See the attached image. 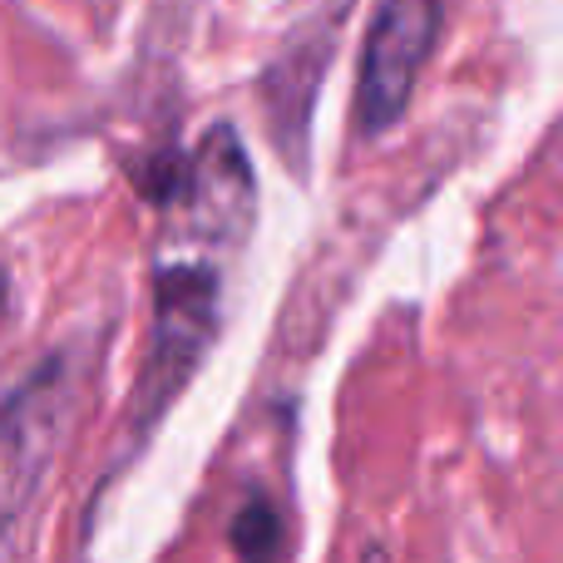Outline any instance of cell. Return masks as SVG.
Here are the masks:
<instances>
[{"label":"cell","mask_w":563,"mask_h":563,"mask_svg":"<svg viewBox=\"0 0 563 563\" xmlns=\"http://www.w3.org/2000/svg\"><path fill=\"white\" fill-rule=\"evenodd\" d=\"M218 301H223V282L208 263H168L154 273V336L134 396L139 430L154 426L203 366L218 336Z\"/></svg>","instance_id":"cell-1"},{"label":"cell","mask_w":563,"mask_h":563,"mask_svg":"<svg viewBox=\"0 0 563 563\" xmlns=\"http://www.w3.org/2000/svg\"><path fill=\"white\" fill-rule=\"evenodd\" d=\"M435 40L440 0H386L371 15L366 49H361L356 69V95H351L361 139H380L386 129H396L406 119L420 69L435 55Z\"/></svg>","instance_id":"cell-2"},{"label":"cell","mask_w":563,"mask_h":563,"mask_svg":"<svg viewBox=\"0 0 563 563\" xmlns=\"http://www.w3.org/2000/svg\"><path fill=\"white\" fill-rule=\"evenodd\" d=\"M341 5H346V0H341ZM336 40H341V10L301 25L297 35L287 40V49L263 69V79H257L267 134H273V144L297 168H301V154H307L311 104H317V89H321V79H327L331 55H336Z\"/></svg>","instance_id":"cell-3"},{"label":"cell","mask_w":563,"mask_h":563,"mask_svg":"<svg viewBox=\"0 0 563 563\" xmlns=\"http://www.w3.org/2000/svg\"><path fill=\"white\" fill-rule=\"evenodd\" d=\"M184 223L188 233L213 238V243H243L257 213V184L253 164L243 154V139L233 124H213L188 158V188H184Z\"/></svg>","instance_id":"cell-4"},{"label":"cell","mask_w":563,"mask_h":563,"mask_svg":"<svg viewBox=\"0 0 563 563\" xmlns=\"http://www.w3.org/2000/svg\"><path fill=\"white\" fill-rule=\"evenodd\" d=\"M228 544H233L238 563H282V549H287V529H282V515L267 495H247L238 505L233 525H228Z\"/></svg>","instance_id":"cell-5"},{"label":"cell","mask_w":563,"mask_h":563,"mask_svg":"<svg viewBox=\"0 0 563 563\" xmlns=\"http://www.w3.org/2000/svg\"><path fill=\"white\" fill-rule=\"evenodd\" d=\"M129 178L134 188L158 208H178L184 203V188H188V158L178 148H154L148 158H134L129 164Z\"/></svg>","instance_id":"cell-6"},{"label":"cell","mask_w":563,"mask_h":563,"mask_svg":"<svg viewBox=\"0 0 563 563\" xmlns=\"http://www.w3.org/2000/svg\"><path fill=\"white\" fill-rule=\"evenodd\" d=\"M10 311V267H0V321H5Z\"/></svg>","instance_id":"cell-7"}]
</instances>
